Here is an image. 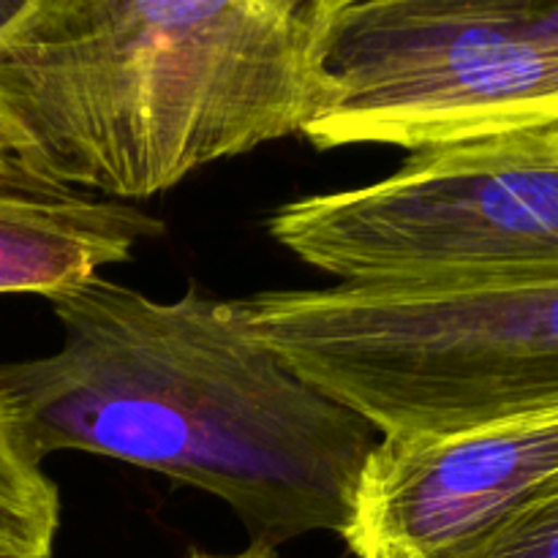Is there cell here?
<instances>
[{"mask_svg": "<svg viewBox=\"0 0 558 558\" xmlns=\"http://www.w3.org/2000/svg\"><path fill=\"white\" fill-rule=\"evenodd\" d=\"M248 325L381 439L445 436L558 403V281L428 278L270 289Z\"/></svg>", "mask_w": 558, "mask_h": 558, "instance_id": "3957f363", "label": "cell"}, {"mask_svg": "<svg viewBox=\"0 0 558 558\" xmlns=\"http://www.w3.org/2000/svg\"><path fill=\"white\" fill-rule=\"evenodd\" d=\"M447 558H558V477Z\"/></svg>", "mask_w": 558, "mask_h": 558, "instance_id": "9c48e42d", "label": "cell"}, {"mask_svg": "<svg viewBox=\"0 0 558 558\" xmlns=\"http://www.w3.org/2000/svg\"><path fill=\"white\" fill-rule=\"evenodd\" d=\"M58 532V485L27 456L0 409V558H49Z\"/></svg>", "mask_w": 558, "mask_h": 558, "instance_id": "ba28073f", "label": "cell"}, {"mask_svg": "<svg viewBox=\"0 0 558 558\" xmlns=\"http://www.w3.org/2000/svg\"><path fill=\"white\" fill-rule=\"evenodd\" d=\"M558 477V403L445 436L379 439L341 532L357 558H447Z\"/></svg>", "mask_w": 558, "mask_h": 558, "instance_id": "8992f818", "label": "cell"}, {"mask_svg": "<svg viewBox=\"0 0 558 558\" xmlns=\"http://www.w3.org/2000/svg\"><path fill=\"white\" fill-rule=\"evenodd\" d=\"M270 234L341 283L558 281V125L412 153L379 183L278 207Z\"/></svg>", "mask_w": 558, "mask_h": 558, "instance_id": "5b68a950", "label": "cell"}, {"mask_svg": "<svg viewBox=\"0 0 558 558\" xmlns=\"http://www.w3.org/2000/svg\"><path fill=\"white\" fill-rule=\"evenodd\" d=\"M189 558H272V550H265V548H254V545H251L248 550H243V554H238V556H210V554H191Z\"/></svg>", "mask_w": 558, "mask_h": 558, "instance_id": "8fae6325", "label": "cell"}, {"mask_svg": "<svg viewBox=\"0 0 558 558\" xmlns=\"http://www.w3.org/2000/svg\"><path fill=\"white\" fill-rule=\"evenodd\" d=\"M158 234L150 213L54 183L0 150V294L69 292Z\"/></svg>", "mask_w": 558, "mask_h": 558, "instance_id": "52a82bcc", "label": "cell"}, {"mask_svg": "<svg viewBox=\"0 0 558 558\" xmlns=\"http://www.w3.org/2000/svg\"><path fill=\"white\" fill-rule=\"evenodd\" d=\"M47 300L58 352L0 365V409L33 461L150 469L221 499L254 548L347 529L381 436L259 341L243 300H153L104 276Z\"/></svg>", "mask_w": 558, "mask_h": 558, "instance_id": "6da1fadb", "label": "cell"}, {"mask_svg": "<svg viewBox=\"0 0 558 558\" xmlns=\"http://www.w3.org/2000/svg\"><path fill=\"white\" fill-rule=\"evenodd\" d=\"M325 0H22L0 25V150L69 189L150 199L303 134Z\"/></svg>", "mask_w": 558, "mask_h": 558, "instance_id": "7a4b0ae2", "label": "cell"}, {"mask_svg": "<svg viewBox=\"0 0 558 558\" xmlns=\"http://www.w3.org/2000/svg\"><path fill=\"white\" fill-rule=\"evenodd\" d=\"M558 125V47L526 0H325L319 150L409 153Z\"/></svg>", "mask_w": 558, "mask_h": 558, "instance_id": "277c9868", "label": "cell"}, {"mask_svg": "<svg viewBox=\"0 0 558 558\" xmlns=\"http://www.w3.org/2000/svg\"><path fill=\"white\" fill-rule=\"evenodd\" d=\"M529 25L537 36L548 38L558 47V3H529Z\"/></svg>", "mask_w": 558, "mask_h": 558, "instance_id": "30bf717a", "label": "cell"}]
</instances>
